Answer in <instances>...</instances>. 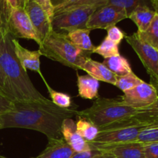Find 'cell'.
Returning <instances> with one entry per match:
<instances>
[{"label":"cell","mask_w":158,"mask_h":158,"mask_svg":"<svg viewBox=\"0 0 158 158\" xmlns=\"http://www.w3.org/2000/svg\"><path fill=\"white\" fill-rule=\"evenodd\" d=\"M77 116L74 109L56 106L47 98L34 101H14L10 110L0 115V130L23 128L39 131L48 140L63 138V120Z\"/></svg>","instance_id":"1"},{"label":"cell","mask_w":158,"mask_h":158,"mask_svg":"<svg viewBox=\"0 0 158 158\" xmlns=\"http://www.w3.org/2000/svg\"><path fill=\"white\" fill-rule=\"evenodd\" d=\"M13 37L0 32V66L13 101H34L46 99L34 86L14 50Z\"/></svg>","instance_id":"2"},{"label":"cell","mask_w":158,"mask_h":158,"mask_svg":"<svg viewBox=\"0 0 158 158\" xmlns=\"http://www.w3.org/2000/svg\"><path fill=\"white\" fill-rule=\"evenodd\" d=\"M39 50L42 56L75 70L82 69L83 63L90 54L76 47L66 33L53 30L40 43Z\"/></svg>","instance_id":"3"},{"label":"cell","mask_w":158,"mask_h":158,"mask_svg":"<svg viewBox=\"0 0 158 158\" xmlns=\"http://www.w3.org/2000/svg\"><path fill=\"white\" fill-rule=\"evenodd\" d=\"M137 111V110L123 104L120 99L99 97L90 107L77 110V117L86 119L100 129L131 118Z\"/></svg>","instance_id":"4"},{"label":"cell","mask_w":158,"mask_h":158,"mask_svg":"<svg viewBox=\"0 0 158 158\" xmlns=\"http://www.w3.org/2000/svg\"><path fill=\"white\" fill-rule=\"evenodd\" d=\"M148 125L138 123L133 117L100 128L97 138L93 142L103 144H116L137 141L142 130Z\"/></svg>","instance_id":"5"},{"label":"cell","mask_w":158,"mask_h":158,"mask_svg":"<svg viewBox=\"0 0 158 158\" xmlns=\"http://www.w3.org/2000/svg\"><path fill=\"white\" fill-rule=\"evenodd\" d=\"M98 6H83L54 14L52 20V30L57 32H69L80 29H86V23L90 15Z\"/></svg>","instance_id":"6"},{"label":"cell","mask_w":158,"mask_h":158,"mask_svg":"<svg viewBox=\"0 0 158 158\" xmlns=\"http://www.w3.org/2000/svg\"><path fill=\"white\" fill-rule=\"evenodd\" d=\"M125 39L127 43L137 53L151 77V83L158 85V50L141 41L136 32L132 35H127Z\"/></svg>","instance_id":"7"},{"label":"cell","mask_w":158,"mask_h":158,"mask_svg":"<svg viewBox=\"0 0 158 158\" xmlns=\"http://www.w3.org/2000/svg\"><path fill=\"white\" fill-rule=\"evenodd\" d=\"M157 91L151 83L143 81L133 89L123 92L120 100L124 105L141 110L148 107L157 101Z\"/></svg>","instance_id":"8"},{"label":"cell","mask_w":158,"mask_h":158,"mask_svg":"<svg viewBox=\"0 0 158 158\" xmlns=\"http://www.w3.org/2000/svg\"><path fill=\"white\" fill-rule=\"evenodd\" d=\"M7 32L15 39L34 40L40 45V40L30 19L23 8H13L11 10L7 24Z\"/></svg>","instance_id":"9"},{"label":"cell","mask_w":158,"mask_h":158,"mask_svg":"<svg viewBox=\"0 0 158 158\" xmlns=\"http://www.w3.org/2000/svg\"><path fill=\"white\" fill-rule=\"evenodd\" d=\"M127 14L123 9L117 6L106 5L98 8L89 17L86 29L94 30L97 29H107L117 23L127 19Z\"/></svg>","instance_id":"10"},{"label":"cell","mask_w":158,"mask_h":158,"mask_svg":"<svg viewBox=\"0 0 158 158\" xmlns=\"http://www.w3.org/2000/svg\"><path fill=\"white\" fill-rule=\"evenodd\" d=\"M89 144L91 148L112 154L116 158H145L143 143L137 141L116 144H103L90 142Z\"/></svg>","instance_id":"11"},{"label":"cell","mask_w":158,"mask_h":158,"mask_svg":"<svg viewBox=\"0 0 158 158\" xmlns=\"http://www.w3.org/2000/svg\"><path fill=\"white\" fill-rule=\"evenodd\" d=\"M24 9L41 43L52 30L50 20L46 12L33 0H28L25 5Z\"/></svg>","instance_id":"12"},{"label":"cell","mask_w":158,"mask_h":158,"mask_svg":"<svg viewBox=\"0 0 158 158\" xmlns=\"http://www.w3.org/2000/svg\"><path fill=\"white\" fill-rule=\"evenodd\" d=\"M14 45V50L15 53L18 58L19 61L21 63L22 66L26 70L30 69V70L36 72L40 74V77L43 79V82L46 83V79L44 78L43 75L42 74L40 70V57L42 54L40 51L34 50L31 51L26 48L23 47L16 39L13 38L12 40Z\"/></svg>","instance_id":"13"},{"label":"cell","mask_w":158,"mask_h":158,"mask_svg":"<svg viewBox=\"0 0 158 158\" xmlns=\"http://www.w3.org/2000/svg\"><path fill=\"white\" fill-rule=\"evenodd\" d=\"M63 139L75 152H83L91 149L89 143L86 141L77 131L76 123L73 118L63 120L61 127Z\"/></svg>","instance_id":"14"},{"label":"cell","mask_w":158,"mask_h":158,"mask_svg":"<svg viewBox=\"0 0 158 158\" xmlns=\"http://www.w3.org/2000/svg\"><path fill=\"white\" fill-rule=\"evenodd\" d=\"M82 70H84L90 77L98 81H103L105 83L115 85L117 80V77L103 63L92 60L90 57L87 59L82 66Z\"/></svg>","instance_id":"15"},{"label":"cell","mask_w":158,"mask_h":158,"mask_svg":"<svg viewBox=\"0 0 158 158\" xmlns=\"http://www.w3.org/2000/svg\"><path fill=\"white\" fill-rule=\"evenodd\" d=\"M75 151L63 138L49 140L46 149L34 158H70Z\"/></svg>","instance_id":"16"},{"label":"cell","mask_w":158,"mask_h":158,"mask_svg":"<svg viewBox=\"0 0 158 158\" xmlns=\"http://www.w3.org/2000/svg\"><path fill=\"white\" fill-rule=\"evenodd\" d=\"M77 87L80 97L86 100H94L99 97L100 81L89 75L77 74Z\"/></svg>","instance_id":"17"},{"label":"cell","mask_w":158,"mask_h":158,"mask_svg":"<svg viewBox=\"0 0 158 158\" xmlns=\"http://www.w3.org/2000/svg\"><path fill=\"white\" fill-rule=\"evenodd\" d=\"M155 15L156 12L150 6H140L130 14L128 19L137 26V32H144L149 27Z\"/></svg>","instance_id":"18"},{"label":"cell","mask_w":158,"mask_h":158,"mask_svg":"<svg viewBox=\"0 0 158 158\" xmlns=\"http://www.w3.org/2000/svg\"><path fill=\"white\" fill-rule=\"evenodd\" d=\"M90 32L91 30L88 29H80L68 32L66 35L68 39L76 47L81 49L83 52L92 54L93 51L95 49V46L91 41L89 36Z\"/></svg>","instance_id":"19"},{"label":"cell","mask_w":158,"mask_h":158,"mask_svg":"<svg viewBox=\"0 0 158 158\" xmlns=\"http://www.w3.org/2000/svg\"><path fill=\"white\" fill-rule=\"evenodd\" d=\"M54 6V14L61 12L83 7V6H98L106 5V0H52Z\"/></svg>","instance_id":"20"},{"label":"cell","mask_w":158,"mask_h":158,"mask_svg":"<svg viewBox=\"0 0 158 158\" xmlns=\"http://www.w3.org/2000/svg\"><path fill=\"white\" fill-rule=\"evenodd\" d=\"M103 64L117 77H122L132 72L128 60L121 55L103 59Z\"/></svg>","instance_id":"21"},{"label":"cell","mask_w":158,"mask_h":158,"mask_svg":"<svg viewBox=\"0 0 158 158\" xmlns=\"http://www.w3.org/2000/svg\"><path fill=\"white\" fill-rule=\"evenodd\" d=\"M152 84V83H151ZM156 88L158 94V85L152 84ZM133 118L138 123L145 125H151L158 120V98L155 103L144 109L137 110V113L133 116Z\"/></svg>","instance_id":"22"},{"label":"cell","mask_w":158,"mask_h":158,"mask_svg":"<svg viewBox=\"0 0 158 158\" xmlns=\"http://www.w3.org/2000/svg\"><path fill=\"white\" fill-rule=\"evenodd\" d=\"M77 118L76 123L77 132L87 143L94 141L97 138L100 129L86 119L80 117H77Z\"/></svg>","instance_id":"23"},{"label":"cell","mask_w":158,"mask_h":158,"mask_svg":"<svg viewBox=\"0 0 158 158\" xmlns=\"http://www.w3.org/2000/svg\"><path fill=\"white\" fill-rule=\"evenodd\" d=\"M137 36L141 41L158 50V15L156 13L149 27L144 32H137Z\"/></svg>","instance_id":"24"},{"label":"cell","mask_w":158,"mask_h":158,"mask_svg":"<svg viewBox=\"0 0 158 158\" xmlns=\"http://www.w3.org/2000/svg\"><path fill=\"white\" fill-rule=\"evenodd\" d=\"M93 53H97L98 55L103 56V59L118 56L120 55L119 45L110 40L107 37H105L104 40L99 46H95Z\"/></svg>","instance_id":"25"},{"label":"cell","mask_w":158,"mask_h":158,"mask_svg":"<svg viewBox=\"0 0 158 158\" xmlns=\"http://www.w3.org/2000/svg\"><path fill=\"white\" fill-rule=\"evenodd\" d=\"M149 3H151L150 0H106V5H111L124 9L127 16L140 6H149Z\"/></svg>","instance_id":"26"},{"label":"cell","mask_w":158,"mask_h":158,"mask_svg":"<svg viewBox=\"0 0 158 158\" xmlns=\"http://www.w3.org/2000/svg\"><path fill=\"white\" fill-rule=\"evenodd\" d=\"M46 88L48 89L49 96L51 97V101L59 107L64 108V109H69V107L72 106V97L67 94H64L62 92H58L56 91L55 89H52L48 83H45Z\"/></svg>","instance_id":"27"},{"label":"cell","mask_w":158,"mask_h":158,"mask_svg":"<svg viewBox=\"0 0 158 158\" xmlns=\"http://www.w3.org/2000/svg\"><path fill=\"white\" fill-rule=\"evenodd\" d=\"M143 82L141 79L139 78L134 72H131L127 75L122 77H117V80L114 86H117L123 92L133 89Z\"/></svg>","instance_id":"28"},{"label":"cell","mask_w":158,"mask_h":158,"mask_svg":"<svg viewBox=\"0 0 158 158\" xmlns=\"http://www.w3.org/2000/svg\"><path fill=\"white\" fill-rule=\"evenodd\" d=\"M106 36L110 40L119 45L122 40L127 36L126 33L117 26H111L106 29Z\"/></svg>","instance_id":"29"},{"label":"cell","mask_w":158,"mask_h":158,"mask_svg":"<svg viewBox=\"0 0 158 158\" xmlns=\"http://www.w3.org/2000/svg\"><path fill=\"white\" fill-rule=\"evenodd\" d=\"M33 1L37 3L46 12L48 18L52 23V20L54 17V6L52 4V0H33Z\"/></svg>","instance_id":"30"},{"label":"cell","mask_w":158,"mask_h":158,"mask_svg":"<svg viewBox=\"0 0 158 158\" xmlns=\"http://www.w3.org/2000/svg\"><path fill=\"white\" fill-rule=\"evenodd\" d=\"M11 10H12V8H11L8 0H0V15H1L3 23L6 26V29H7V24Z\"/></svg>","instance_id":"31"},{"label":"cell","mask_w":158,"mask_h":158,"mask_svg":"<svg viewBox=\"0 0 158 158\" xmlns=\"http://www.w3.org/2000/svg\"><path fill=\"white\" fill-rule=\"evenodd\" d=\"M145 158H158V142L143 143Z\"/></svg>","instance_id":"32"},{"label":"cell","mask_w":158,"mask_h":158,"mask_svg":"<svg viewBox=\"0 0 158 158\" xmlns=\"http://www.w3.org/2000/svg\"><path fill=\"white\" fill-rule=\"evenodd\" d=\"M102 151L91 148V149L89 151H83V152H75L70 158H95L100 155Z\"/></svg>","instance_id":"33"},{"label":"cell","mask_w":158,"mask_h":158,"mask_svg":"<svg viewBox=\"0 0 158 158\" xmlns=\"http://www.w3.org/2000/svg\"><path fill=\"white\" fill-rule=\"evenodd\" d=\"M13 105V102L4 95L0 94V115L10 110Z\"/></svg>","instance_id":"34"},{"label":"cell","mask_w":158,"mask_h":158,"mask_svg":"<svg viewBox=\"0 0 158 158\" xmlns=\"http://www.w3.org/2000/svg\"><path fill=\"white\" fill-rule=\"evenodd\" d=\"M0 94H2V95H4L5 97H6L7 98H9V100H12V102H14L13 99H12L9 89H8L7 86H6V80H5V77L4 75H3L2 71L1 66H0Z\"/></svg>","instance_id":"35"},{"label":"cell","mask_w":158,"mask_h":158,"mask_svg":"<svg viewBox=\"0 0 158 158\" xmlns=\"http://www.w3.org/2000/svg\"><path fill=\"white\" fill-rule=\"evenodd\" d=\"M11 8H23L24 9L25 5L28 2V0H8Z\"/></svg>","instance_id":"36"},{"label":"cell","mask_w":158,"mask_h":158,"mask_svg":"<svg viewBox=\"0 0 158 158\" xmlns=\"http://www.w3.org/2000/svg\"><path fill=\"white\" fill-rule=\"evenodd\" d=\"M95 158H116V157L110 154H108V153H105V152H102L100 155L97 156V157H96Z\"/></svg>","instance_id":"37"},{"label":"cell","mask_w":158,"mask_h":158,"mask_svg":"<svg viewBox=\"0 0 158 158\" xmlns=\"http://www.w3.org/2000/svg\"><path fill=\"white\" fill-rule=\"evenodd\" d=\"M151 4L152 5L153 8H154V12L158 15V0H150Z\"/></svg>","instance_id":"38"},{"label":"cell","mask_w":158,"mask_h":158,"mask_svg":"<svg viewBox=\"0 0 158 158\" xmlns=\"http://www.w3.org/2000/svg\"><path fill=\"white\" fill-rule=\"evenodd\" d=\"M0 32H8L6 26H5L4 23H3L2 21L1 15H0Z\"/></svg>","instance_id":"39"},{"label":"cell","mask_w":158,"mask_h":158,"mask_svg":"<svg viewBox=\"0 0 158 158\" xmlns=\"http://www.w3.org/2000/svg\"><path fill=\"white\" fill-rule=\"evenodd\" d=\"M0 158H8V157H3V156H1V155H0Z\"/></svg>","instance_id":"40"}]
</instances>
